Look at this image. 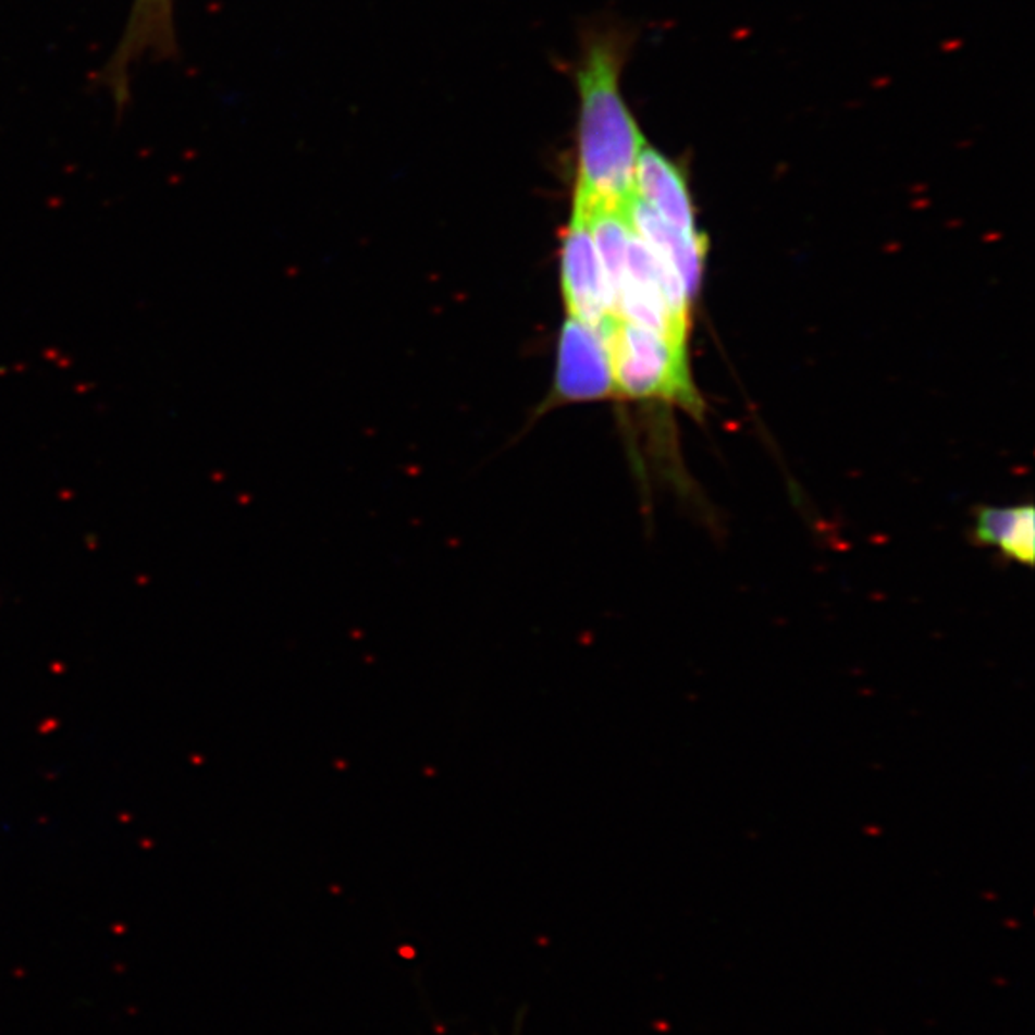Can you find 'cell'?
<instances>
[{
	"mask_svg": "<svg viewBox=\"0 0 1035 1035\" xmlns=\"http://www.w3.org/2000/svg\"><path fill=\"white\" fill-rule=\"evenodd\" d=\"M165 37L171 39L169 0H138L131 32L123 42V52H131L150 42L163 45Z\"/></svg>",
	"mask_w": 1035,
	"mask_h": 1035,
	"instance_id": "8",
	"label": "cell"
},
{
	"mask_svg": "<svg viewBox=\"0 0 1035 1035\" xmlns=\"http://www.w3.org/2000/svg\"><path fill=\"white\" fill-rule=\"evenodd\" d=\"M642 204L682 233H699L697 211L682 169L646 145L634 169V194Z\"/></svg>",
	"mask_w": 1035,
	"mask_h": 1035,
	"instance_id": "5",
	"label": "cell"
},
{
	"mask_svg": "<svg viewBox=\"0 0 1035 1035\" xmlns=\"http://www.w3.org/2000/svg\"><path fill=\"white\" fill-rule=\"evenodd\" d=\"M608 345L616 394L674 402L699 412L700 395L690 378L687 345L621 319L612 322Z\"/></svg>",
	"mask_w": 1035,
	"mask_h": 1035,
	"instance_id": "2",
	"label": "cell"
},
{
	"mask_svg": "<svg viewBox=\"0 0 1035 1035\" xmlns=\"http://www.w3.org/2000/svg\"><path fill=\"white\" fill-rule=\"evenodd\" d=\"M621 47L602 37L587 47L578 70V181L574 200L586 208H627L634 169L646 146L621 93Z\"/></svg>",
	"mask_w": 1035,
	"mask_h": 1035,
	"instance_id": "1",
	"label": "cell"
},
{
	"mask_svg": "<svg viewBox=\"0 0 1035 1035\" xmlns=\"http://www.w3.org/2000/svg\"><path fill=\"white\" fill-rule=\"evenodd\" d=\"M976 539L1024 566L1034 564V506L984 508L976 520Z\"/></svg>",
	"mask_w": 1035,
	"mask_h": 1035,
	"instance_id": "7",
	"label": "cell"
},
{
	"mask_svg": "<svg viewBox=\"0 0 1035 1035\" xmlns=\"http://www.w3.org/2000/svg\"><path fill=\"white\" fill-rule=\"evenodd\" d=\"M560 286L568 317H576L594 329L608 332L612 322L616 321L612 315L611 292L604 279L589 215L578 201L571 206L570 221L564 231Z\"/></svg>",
	"mask_w": 1035,
	"mask_h": 1035,
	"instance_id": "3",
	"label": "cell"
},
{
	"mask_svg": "<svg viewBox=\"0 0 1035 1035\" xmlns=\"http://www.w3.org/2000/svg\"><path fill=\"white\" fill-rule=\"evenodd\" d=\"M627 215L634 233L646 242L656 256L679 274L690 297L697 296L702 284L707 242L702 233H682L656 215L637 196L627 204Z\"/></svg>",
	"mask_w": 1035,
	"mask_h": 1035,
	"instance_id": "6",
	"label": "cell"
},
{
	"mask_svg": "<svg viewBox=\"0 0 1035 1035\" xmlns=\"http://www.w3.org/2000/svg\"><path fill=\"white\" fill-rule=\"evenodd\" d=\"M553 392L554 399L564 403L599 402L616 395L606 330L566 317L558 336Z\"/></svg>",
	"mask_w": 1035,
	"mask_h": 1035,
	"instance_id": "4",
	"label": "cell"
}]
</instances>
